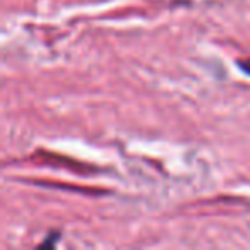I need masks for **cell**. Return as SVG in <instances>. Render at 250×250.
<instances>
[{"label": "cell", "instance_id": "cell-1", "mask_svg": "<svg viewBox=\"0 0 250 250\" xmlns=\"http://www.w3.org/2000/svg\"><path fill=\"white\" fill-rule=\"evenodd\" d=\"M240 67H242V70L245 74H250V60H247V62H240Z\"/></svg>", "mask_w": 250, "mask_h": 250}]
</instances>
